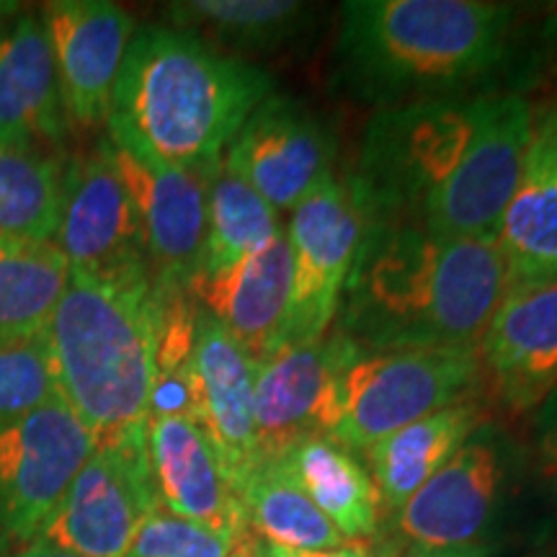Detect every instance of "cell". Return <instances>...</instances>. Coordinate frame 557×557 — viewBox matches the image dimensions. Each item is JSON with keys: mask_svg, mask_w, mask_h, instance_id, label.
Masks as SVG:
<instances>
[{"mask_svg": "<svg viewBox=\"0 0 557 557\" xmlns=\"http://www.w3.org/2000/svg\"><path fill=\"white\" fill-rule=\"evenodd\" d=\"M248 545H250V542H248ZM248 545H246V547H238V549H235V553L230 555V557H250V549H248Z\"/></svg>", "mask_w": 557, "mask_h": 557, "instance_id": "d590c367", "label": "cell"}, {"mask_svg": "<svg viewBox=\"0 0 557 557\" xmlns=\"http://www.w3.org/2000/svg\"><path fill=\"white\" fill-rule=\"evenodd\" d=\"M148 462L158 506L218 537L246 547V511L205 431L189 416H150Z\"/></svg>", "mask_w": 557, "mask_h": 557, "instance_id": "2e32d148", "label": "cell"}, {"mask_svg": "<svg viewBox=\"0 0 557 557\" xmlns=\"http://www.w3.org/2000/svg\"><path fill=\"white\" fill-rule=\"evenodd\" d=\"M532 114L524 94L491 96L462 169L418 227L438 238L498 243L532 137Z\"/></svg>", "mask_w": 557, "mask_h": 557, "instance_id": "8fae6325", "label": "cell"}, {"mask_svg": "<svg viewBox=\"0 0 557 557\" xmlns=\"http://www.w3.org/2000/svg\"><path fill=\"white\" fill-rule=\"evenodd\" d=\"M549 32L513 3L346 0L333 81L377 109L521 94L545 62Z\"/></svg>", "mask_w": 557, "mask_h": 557, "instance_id": "6da1fadb", "label": "cell"}, {"mask_svg": "<svg viewBox=\"0 0 557 557\" xmlns=\"http://www.w3.org/2000/svg\"><path fill=\"white\" fill-rule=\"evenodd\" d=\"M250 557H377V553L359 545V542H348L344 547L333 549H284L276 545H269V542L253 540L250 537Z\"/></svg>", "mask_w": 557, "mask_h": 557, "instance_id": "d6a6232c", "label": "cell"}, {"mask_svg": "<svg viewBox=\"0 0 557 557\" xmlns=\"http://www.w3.org/2000/svg\"><path fill=\"white\" fill-rule=\"evenodd\" d=\"M478 357L500 406L534 413L557 389V282L508 287Z\"/></svg>", "mask_w": 557, "mask_h": 557, "instance_id": "ac0fdd59", "label": "cell"}, {"mask_svg": "<svg viewBox=\"0 0 557 557\" xmlns=\"http://www.w3.org/2000/svg\"><path fill=\"white\" fill-rule=\"evenodd\" d=\"M269 459L295 480L346 542L361 545L377 537L382 521L377 485L351 449L333 436H305Z\"/></svg>", "mask_w": 557, "mask_h": 557, "instance_id": "cb8c5ba5", "label": "cell"}, {"mask_svg": "<svg viewBox=\"0 0 557 557\" xmlns=\"http://www.w3.org/2000/svg\"><path fill=\"white\" fill-rule=\"evenodd\" d=\"M534 444H537L542 472L557 493V389L534 410Z\"/></svg>", "mask_w": 557, "mask_h": 557, "instance_id": "1f68e13d", "label": "cell"}, {"mask_svg": "<svg viewBox=\"0 0 557 557\" xmlns=\"http://www.w3.org/2000/svg\"><path fill=\"white\" fill-rule=\"evenodd\" d=\"M521 449L506 429L485 421L421 491L389 517V545L377 557H485L493 553Z\"/></svg>", "mask_w": 557, "mask_h": 557, "instance_id": "8992f818", "label": "cell"}, {"mask_svg": "<svg viewBox=\"0 0 557 557\" xmlns=\"http://www.w3.org/2000/svg\"><path fill=\"white\" fill-rule=\"evenodd\" d=\"M238 496L253 540L284 549H333L348 542L274 459H261Z\"/></svg>", "mask_w": 557, "mask_h": 557, "instance_id": "4316f807", "label": "cell"}, {"mask_svg": "<svg viewBox=\"0 0 557 557\" xmlns=\"http://www.w3.org/2000/svg\"><path fill=\"white\" fill-rule=\"evenodd\" d=\"M176 29L235 52H278L308 32L315 9L297 0H184L165 5Z\"/></svg>", "mask_w": 557, "mask_h": 557, "instance_id": "d4e9b609", "label": "cell"}, {"mask_svg": "<svg viewBox=\"0 0 557 557\" xmlns=\"http://www.w3.org/2000/svg\"><path fill=\"white\" fill-rule=\"evenodd\" d=\"M158 508L143 426L96 444L37 545L73 557H122Z\"/></svg>", "mask_w": 557, "mask_h": 557, "instance_id": "ba28073f", "label": "cell"}, {"mask_svg": "<svg viewBox=\"0 0 557 557\" xmlns=\"http://www.w3.org/2000/svg\"><path fill=\"white\" fill-rule=\"evenodd\" d=\"M491 96L377 109L364 129L348 189L364 225H421L449 189L483 122Z\"/></svg>", "mask_w": 557, "mask_h": 557, "instance_id": "5b68a950", "label": "cell"}, {"mask_svg": "<svg viewBox=\"0 0 557 557\" xmlns=\"http://www.w3.org/2000/svg\"><path fill=\"white\" fill-rule=\"evenodd\" d=\"M67 278L54 243L0 238V346L45 336Z\"/></svg>", "mask_w": 557, "mask_h": 557, "instance_id": "484cf974", "label": "cell"}, {"mask_svg": "<svg viewBox=\"0 0 557 557\" xmlns=\"http://www.w3.org/2000/svg\"><path fill=\"white\" fill-rule=\"evenodd\" d=\"M62 178L58 158L0 145V238L52 243L60 222Z\"/></svg>", "mask_w": 557, "mask_h": 557, "instance_id": "f1b7e54d", "label": "cell"}, {"mask_svg": "<svg viewBox=\"0 0 557 557\" xmlns=\"http://www.w3.org/2000/svg\"><path fill=\"white\" fill-rule=\"evenodd\" d=\"M109 150L135 205L152 282L160 289H186L205 250L207 173L160 165L111 139Z\"/></svg>", "mask_w": 557, "mask_h": 557, "instance_id": "5bb4252c", "label": "cell"}, {"mask_svg": "<svg viewBox=\"0 0 557 557\" xmlns=\"http://www.w3.org/2000/svg\"><path fill=\"white\" fill-rule=\"evenodd\" d=\"M359 346L344 333L289 341L256 364L253 413L261 459L305 436H333L346 367Z\"/></svg>", "mask_w": 557, "mask_h": 557, "instance_id": "7c38bea8", "label": "cell"}, {"mask_svg": "<svg viewBox=\"0 0 557 557\" xmlns=\"http://www.w3.org/2000/svg\"><path fill=\"white\" fill-rule=\"evenodd\" d=\"M289 341L329 336L364 233V218L348 184L333 176L289 212Z\"/></svg>", "mask_w": 557, "mask_h": 557, "instance_id": "30bf717a", "label": "cell"}, {"mask_svg": "<svg viewBox=\"0 0 557 557\" xmlns=\"http://www.w3.org/2000/svg\"><path fill=\"white\" fill-rule=\"evenodd\" d=\"M235 549L233 542L158 508L122 557H230Z\"/></svg>", "mask_w": 557, "mask_h": 557, "instance_id": "4dcf8cb0", "label": "cell"}, {"mask_svg": "<svg viewBox=\"0 0 557 557\" xmlns=\"http://www.w3.org/2000/svg\"><path fill=\"white\" fill-rule=\"evenodd\" d=\"M289 287V246L282 233L233 267L197 274L186 292L259 364L287 344Z\"/></svg>", "mask_w": 557, "mask_h": 557, "instance_id": "ffe728a7", "label": "cell"}, {"mask_svg": "<svg viewBox=\"0 0 557 557\" xmlns=\"http://www.w3.org/2000/svg\"><path fill=\"white\" fill-rule=\"evenodd\" d=\"M9 557H73V555L60 553V549H52L47 545H32V547H26L24 553H16V555H9Z\"/></svg>", "mask_w": 557, "mask_h": 557, "instance_id": "836d02e7", "label": "cell"}, {"mask_svg": "<svg viewBox=\"0 0 557 557\" xmlns=\"http://www.w3.org/2000/svg\"><path fill=\"white\" fill-rule=\"evenodd\" d=\"M253 382L256 361L218 320L199 310L191 354L194 421L212 442L235 491H240L243 480L261 462Z\"/></svg>", "mask_w": 557, "mask_h": 557, "instance_id": "d6986e66", "label": "cell"}, {"mask_svg": "<svg viewBox=\"0 0 557 557\" xmlns=\"http://www.w3.org/2000/svg\"><path fill=\"white\" fill-rule=\"evenodd\" d=\"M70 116L41 16L24 13L0 32V145H58Z\"/></svg>", "mask_w": 557, "mask_h": 557, "instance_id": "7402d4cb", "label": "cell"}, {"mask_svg": "<svg viewBox=\"0 0 557 557\" xmlns=\"http://www.w3.org/2000/svg\"><path fill=\"white\" fill-rule=\"evenodd\" d=\"M485 421V406L475 395L408 423L367 449V470L377 485L382 517L398 513Z\"/></svg>", "mask_w": 557, "mask_h": 557, "instance_id": "603a6c76", "label": "cell"}, {"mask_svg": "<svg viewBox=\"0 0 557 557\" xmlns=\"http://www.w3.org/2000/svg\"><path fill=\"white\" fill-rule=\"evenodd\" d=\"M483 382L478 348L364 351L346 367L333 438L354 455L436 410L475 398Z\"/></svg>", "mask_w": 557, "mask_h": 557, "instance_id": "52a82bcc", "label": "cell"}, {"mask_svg": "<svg viewBox=\"0 0 557 557\" xmlns=\"http://www.w3.org/2000/svg\"><path fill=\"white\" fill-rule=\"evenodd\" d=\"M18 13V3L16 0H0V24H3L5 18H13Z\"/></svg>", "mask_w": 557, "mask_h": 557, "instance_id": "e575fe53", "label": "cell"}, {"mask_svg": "<svg viewBox=\"0 0 557 557\" xmlns=\"http://www.w3.org/2000/svg\"><path fill=\"white\" fill-rule=\"evenodd\" d=\"M41 24L70 122L99 127L109 120L116 81L137 32L135 18L107 0H52L41 11Z\"/></svg>", "mask_w": 557, "mask_h": 557, "instance_id": "9a60e30c", "label": "cell"}, {"mask_svg": "<svg viewBox=\"0 0 557 557\" xmlns=\"http://www.w3.org/2000/svg\"><path fill=\"white\" fill-rule=\"evenodd\" d=\"M274 81L176 26H137L109 111V139L139 158L209 173Z\"/></svg>", "mask_w": 557, "mask_h": 557, "instance_id": "3957f363", "label": "cell"}, {"mask_svg": "<svg viewBox=\"0 0 557 557\" xmlns=\"http://www.w3.org/2000/svg\"><path fill=\"white\" fill-rule=\"evenodd\" d=\"M96 438L60 395L0 426V557L37 545Z\"/></svg>", "mask_w": 557, "mask_h": 557, "instance_id": "9c48e42d", "label": "cell"}, {"mask_svg": "<svg viewBox=\"0 0 557 557\" xmlns=\"http://www.w3.org/2000/svg\"><path fill=\"white\" fill-rule=\"evenodd\" d=\"M58 395L45 336L0 346V426L18 421Z\"/></svg>", "mask_w": 557, "mask_h": 557, "instance_id": "f546056e", "label": "cell"}, {"mask_svg": "<svg viewBox=\"0 0 557 557\" xmlns=\"http://www.w3.org/2000/svg\"><path fill=\"white\" fill-rule=\"evenodd\" d=\"M506 292L498 243L364 225L336 331L364 351L478 348Z\"/></svg>", "mask_w": 557, "mask_h": 557, "instance_id": "7a4b0ae2", "label": "cell"}, {"mask_svg": "<svg viewBox=\"0 0 557 557\" xmlns=\"http://www.w3.org/2000/svg\"><path fill=\"white\" fill-rule=\"evenodd\" d=\"M54 387L96 444L143 429L158 348L148 267L73 271L45 331Z\"/></svg>", "mask_w": 557, "mask_h": 557, "instance_id": "277c9868", "label": "cell"}, {"mask_svg": "<svg viewBox=\"0 0 557 557\" xmlns=\"http://www.w3.org/2000/svg\"><path fill=\"white\" fill-rule=\"evenodd\" d=\"M282 233L276 209L230 171L225 160L207 173V233L197 274L233 267Z\"/></svg>", "mask_w": 557, "mask_h": 557, "instance_id": "83f0119b", "label": "cell"}, {"mask_svg": "<svg viewBox=\"0 0 557 557\" xmlns=\"http://www.w3.org/2000/svg\"><path fill=\"white\" fill-rule=\"evenodd\" d=\"M508 287L557 282V99L534 109L521 176L500 222Z\"/></svg>", "mask_w": 557, "mask_h": 557, "instance_id": "44dd1931", "label": "cell"}, {"mask_svg": "<svg viewBox=\"0 0 557 557\" xmlns=\"http://www.w3.org/2000/svg\"><path fill=\"white\" fill-rule=\"evenodd\" d=\"M52 243L73 271L148 267L135 205L111 158L109 139L65 169Z\"/></svg>", "mask_w": 557, "mask_h": 557, "instance_id": "e0dca14e", "label": "cell"}, {"mask_svg": "<svg viewBox=\"0 0 557 557\" xmlns=\"http://www.w3.org/2000/svg\"><path fill=\"white\" fill-rule=\"evenodd\" d=\"M333 152L331 132L315 111L271 94L238 129L222 160L276 212H292L333 178Z\"/></svg>", "mask_w": 557, "mask_h": 557, "instance_id": "4fadbf2b", "label": "cell"}]
</instances>
